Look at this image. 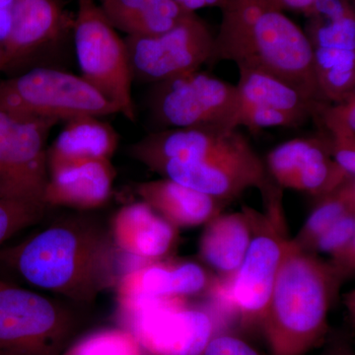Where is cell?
<instances>
[{
    "label": "cell",
    "instance_id": "obj_2",
    "mask_svg": "<svg viewBox=\"0 0 355 355\" xmlns=\"http://www.w3.org/2000/svg\"><path fill=\"white\" fill-rule=\"evenodd\" d=\"M130 153L164 179L229 203L272 184L263 159L238 128H167L139 140Z\"/></svg>",
    "mask_w": 355,
    "mask_h": 355
},
{
    "label": "cell",
    "instance_id": "obj_16",
    "mask_svg": "<svg viewBox=\"0 0 355 355\" xmlns=\"http://www.w3.org/2000/svg\"><path fill=\"white\" fill-rule=\"evenodd\" d=\"M216 282L214 273L202 263L168 258L132 268L121 277L114 289L121 304L144 299L209 296Z\"/></svg>",
    "mask_w": 355,
    "mask_h": 355
},
{
    "label": "cell",
    "instance_id": "obj_25",
    "mask_svg": "<svg viewBox=\"0 0 355 355\" xmlns=\"http://www.w3.org/2000/svg\"><path fill=\"white\" fill-rule=\"evenodd\" d=\"M62 355H146L132 331L123 327L91 331L70 343Z\"/></svg>",
    "mask_w": 355,
    "mask_h": 355
},
{
    "label": "cell",
    "instance_id": "obj_27",
    "mask_svg": "<svg viewBox=\"0 0 355 355\" xmlns=\"http://www.w3.org/2000/svg\"><path fill=\"white\" fill-rule=\"evenodd\" d=\"M313 120L328 137L355 139V94L343 101L322 103Z\"/></svg>",
    "mask_w": 355,
    "mask_h": 355
},
{
    "label": "cell",
    "instance_id": "obj_17",
    "mask_svg": "<svg viewBox=\"0 0 355 355\" xmlns=\"http://www.w3.org/2000/svg\"><path fill=\"white\" fill-rule=\"evenodd\" d=\"M109 231L120 251L146 263L171 258L179 240V229L141 200L121 207Z\"/></svg>",
    "mask_w": 355,
    "mask_h": 355
},
{
    "label": "cell",
    "instance_id": "obj_23",
    "mask_svg": "<svg viewBox=\"0 0 355 355\" xmlns=\"http://www.w3.org/2000/svg\"><path fill=\"white\" fill-rule=\"evenodd\" d=\"M114 29L128 36H151L169 30L183 17L174 0H98Z\"/></svg>",
    "mask_w": 355,
    "mask_h": 355
},
{
    "label": "cell",
    "instance_id": "obj_32",
    "mask_svg": "<svg viewBox=\"0 0 355 355\" xmlns=\"http://www.w3.org/2000/svg\"><path fill=\"white\" fill-rule=\"evenodd\" d=\"M273 7L282 11H300L305 12L317 0H266Z\"/></svg>",
    "mask_w": 355,
    "mask_h": 355
},
{
    "label": "cell",
    "instance_id": "obj_5",
    "mask_svg": "<svg viewBox=\"0 0 355 355\" xmlns=\"http://www.w3.org/2000/svg\"><path fill=\"white\" fill-rule=\"evenodd\" d=\"M282 189L273 184L261 193L265 212L257 214L253 239L241 266L230 279L216 284L209 296L225 316L260 326L289 237Z\"/></svg>",
    "mask_w": 355,
    "mask_h": 355
},
{
    "label": "cell",
    "instance_id": "obj_8",
    "mask_svg": "<svg viewBox=\"0 0 355 355\" xmlns=\"http://www.w3.org/2000/svg\"><path fill=\"white\" fill-rule=\"evenodd\" d=\"M0 110L25 118L55 121L87 114H119L83 77L43 67L0 80Z\"/></svg>",
    "mask_w": 355,
    "mask_h": 355
},
{
    "label": "cell",
    "instance_id": "obj_4",
    "mask_svg": "<svg viewBox=\"0 0 355 355\" xmlns=\"http://www.w3.org/2000/svg\"><path fill=\"white\" fill-rule=\"evenodd\" d=\"M345 279L330 261L298 249L289 238L260 323L270 355H305L324 345Z\"/></svg>",
    "mask_w": 355,
    "mask_h": 355
},
{
    "label": "cell",
    "instance_id": "obj_6",
    "mask_svg": "<svg viewBox=\"0 0 355 355\" xmlns=\"http://www.w3.org/2000/svg\"><path fill=\"white\" fill-rule=\"evenodd\" d=\"M191 299H144L118 304L121 327L132 331L146 355H200L224 319L216 305Z\"/></svg>",
    "mask_w": 355,
    "mask_h": 355
},
{
    "label": "cell",
    "instance_id": "obj_9",
    "mask_svg": "<svg viewBox=\"0 0 355 355\" xmlns=\"http://www.w3.org/2000/svg\"><path fill=\"white\" fill-rule=\"evenodd\" d=\"M74 44L81 77L130 121L135 120L132 74L125 39L94 0H78Z\"/></svg>",
    "mask_w": 355,
    "mask_h": 355
},
{
    "label": "cell",
    "instance_id": "obj_30",
    "mask_svg": "<svg viewBox=\"0 0 355 355\" xmlns=\"http://www.w3.org/2000/svg\"><path fill=\"white\" fill-rule=\"evenodd\" d=\"M16 2L17 0H0V53L10 35Z\"/></svg>",
    "mask_w": 355,
    "mask_h": 355
},
{
    "label": "cell",
    "instance_id": "obj_33",
    "mask_svg": "<svg viewBox=\"0 0 355 355\" xmlns=\"http://www.w3.org/2000/svg\"><path fill=\"white\" fill-rule=\"evenodd\" d=\"M186 12H193L207 7H219L221 8L225 0H174Z\"/></svg>",
    "mask_w": 355,
    "mask_h": 355
},
{
    "label": "cell",
    "instance_id": "obj_3",
    "mask_svg": "<svg viewBox=\"0 0 355 355\" xmlns=\"http://www.w3.org/2000/svg\"><path fill=\"white\" fill-rule=\"evenodd\" d=\"M209 64L233 62L265 72L318 102L312 51L304 31L266 0H225ZM328 103V102H327Z\"/></svg>",
    "mask_w": 355,
    "mask_h": 355
},
{
    "label": "cell",
    "instance_id": "obj_10",
    "mask_svg": "<svg viewBox=\"0 0 355 355\" xmlns=\"http://www.w3.org/2000/svg\"><path fill=\"white\" fill-rule=\"evenodd\" d=\"M304 15L320 96L324 102L343 101L355 94L354 0H317Z\"/></svg>",
    "mask_w": 355,
    "mask_h": 355
},
{
    "label": "cell",
    "instance_id": "obj_34",
    "mask_svg": "<svg viewBox=\"0 0 355 355\" xmlns=\"http://www.w3.org/2000/svg\"><path fill=\"white\" fill-rule=\"evenodd\" d=\"M94 1L97 2V1H98V0H94Z\"/></svg>",
    "mask_w": 355,
    "mask_h": 355
},
{
    "label": "cell",
    "instance_id": "obj_24",
    "mask_svg": "<svg viewBox=\"0 0 355 355\" xmlns=\"http://www.w3.org/2000/svg\"><path fill=\"white\" fill-rule=\"evenodd\" d=\"M317 203L297 234L291 238L293 246L313 253L315 243L336 222L355 211V179L316 198Z\"/></svg>",
    "mask_w": 355,
    "mask_h": 355
},
{
    "label": "cell",
    "instance_id": "obj_12",
    "mask_svg": "<svg viewBox=\"0 0 355 355\" xmlns=\"http://www.w3.org/2000/svg\"><path fill=\"white\" fill-rule=\"evenodd\" d=\"M151 108L169 128H238L237 87L200 69L156 83Z\"/></svg>",
    "mask_w": 355,
    "mask_h": 355
},
{
    "label": "cell",
    "instance_id": "obj_29",
    "mask_svg": "<svg viewBox=\"0 0 355 355\" xmlns=\"http://www.w3.org/2000/svg\"><path fill=\"white\" fill-rule=\"evenodd\" d=\"M200 355H261L256 347L241 336L218 331L212 336Z\"/></svg>",
    "mask_w": 355,
    "mask_h": 355
},
{
    "label": "cell",
    "instance_id": "obj_20",
    "mask_svg": "<svg viewBox=\"0 0 355 355\" xmlns=\"http://www.w3.org/2000/svg\"><path fill=\"white\" fill-rule=\"evenodd\" d=\"M65 25L58 0H17L10 35L0 53V71L57 40Z\"/></svg>",
    "mask_w": 355,
    "mask_h": 355
},
{
    "label": "cell",
    "instance_id": "obj_15",
    "mask_svg": "<svg viewBox=\"0 0 355 355\" xmlns=\"http://www.w3.org/2000/svg\"><path fill=\"white\" fill-rule=\"evenodd\" d=\"M263 162L268 177L280 189L302 191L315 198L349 181L334 162L330 140L324 132L287 140L272 149Z\"/></svg>",
    "mask_w": 355,
    "mask_h": 355
},
{
    "label": "cell",
    "instance_id": "obj_21",
    "mask_svg": "<svg viewBox=\"0 0 355 355\" xmlns=\"http://www.w3.org/2000/svg\"><path fill=\"white\" fill-rule=\"evenodd\" d=\"M135 191L141 202L178 229L205 225L229 205L164 178L137 184Z\"/></svg>",
    "mask_w": 355,
    "mask_h": 355
},
{
    "label": "cell",
    "instance_id": "obj_14",
    "mask_svg": "<svg viewBox=\"0 0 355 355\" xmlns=\"http://www.w3.org/2000/svg\"><path fill=\"white\" fill-rule=\"evenodd\" d=\"M236 87L239 98L236 127L252 132L298 127L314 118L320 105L327 103L315 101L286 81L254 70H239Z\"/></svg>",
    "mask_w": 355,
    "mask_h": 355
},
{
    "label": "cell",
    "instance_id": "obj_26",
    "mask_svg": "<svg viewBox=\"0 0 355 355\" xmlns=\"http://www.w3.org/2000/svg\"><path fill=\"white\" fill-rule=\"evenodd\" d=\"M313 253L326 254L334 266L350 277L355 270V211L327 230L315 243Z\"/></svg>",
    "mask_w": 355,
    "mask_h": 355
},
{
    "label": "cell",
    "instance_id": "obj_31",
    "mask_svg": "<svg viewBox=\"0 0 355 355\" xmlns=\"http://www.w3.org/2000/svg\"><path fill=\"white\" fill-rule=\"evenodd\" d=\"M322 347L323 349L317 355H355L350 343L343 338L327 340Z\"/></svg>",
    "mask_w": 355,
    "mask_h": 355
},
{
    "label": "cell",
    "instance_id": "obj_22",
    "mask_svg": "<svg viewBox=\"0 0 355 355\" xmlns=\"http://www.w3.org/2000/svg\"><path fill=\"white\" fill-rule=\"evenodd\" d=\"M67 125L46 151L48 172L62 166L91 160H111L119 135L97 116H79Z\"/></svg>",
    "mask_w": 355,
    "mask_h": 355
},
{
    "label": "cell",
    "instance_id": "obj_18",
    "mask_svg": "<svg viewBox=\"0 0 355 355\" xmlns=\"http://www.w3.org/2000/svg\"><path fill=\"white\" fill-rule=\"evenodd\" d=\"M257 214L245 207L242 211L222 212L203 225L198 257L220 282L230 279L241 266L253 239Z\"/></svg>",
    "mask_w": 355,
    "mask_h": 355
},
{
    "label": "cell",
    "instance_id": "obj_28",
    "mask_svg": "<svg viewBox=\"0 0 355 355\" xmlns=\"http://www.w3.org/2000/svg\"><path fill=\"white\" fill-rule=\"evenodd\" d=\"M44 214V209L0 198V245L23 229L36 224Z\"/></svg>",
    "mask_w": 355,
    "mask_h": 355
},
{
    "label": "cell",
    "instance_id": "obj_19",
    "mask_svg": "<svg viewBox=\"0 0 355 355\" xmlns=\"http://www.w3.org/2000/svg\"><path fill=\"white\" fill-rule=\"evenodd\" d=\"M114 178L111 160L84 161L55 168L49 171L44 205L78 210L99 209L111 198Z\"/></svg>",
    "mask_w": 355,
    "mask_h": 355
},
{
    "label": "cell",
    "instance_id": "obj_1",
    "mask_svg": "<svg viewBox=\"0 0 355 355\" xmlns=\"http://www.w3.org/2000/svg\"><path fill=\"white\" fill-rule=\"evenodd\" d=\"M137 263L116 247L102 222L80 214L58 219L24 241L0 249V268L9 275L81 304L114 288Z\"/></svg>",
    "mask_w": 355,
    "mask_h": 355
},
{
    "label": "cell",
    "instance_id": "obj_13",
    "mask_svg": "<svg viewBox=\"0 0 355 355\" xmlns=\"http://www.w3.org/2000/svg\"><path fill=\"white\" fill-rule=\"evenodd\" d=\"M214 36L193 12L184 13L167 31L125 39L132 78L160 83L209 64Z\"/></svg>",
    "mask_w": 355,
    "mask_h": 355
},
{
    "label": "cell",
    "instance_id": "obj_11",
    "mask_svg": "<svg viewBox=\"0 0 355 355\" xmlns=\"http://www.w3.org/2000/svg\"><path fill=\"white\" fill-rule=\"evenodd\" d=\"M55 121L25 118L0 110V198L46 209V140Z\"/></svg>",
    "mask_w": 355,
    "mask_h": 355
},
{
    "label": "cell",
    "instance_id": "obj_7",
    "mask_svg": "<svg viewBox=\"0 0 355 355\" xmlns=\"http://www.w3.org/2000/svg\"><path fill=\"white\" fill-rule=\"evenodd\" d=\"M77 324L64 303L20 286L0 268V355H62Z\"/></svg>",
    "mask_w": 355,
    "mask_h": 355
}]
</instances>
